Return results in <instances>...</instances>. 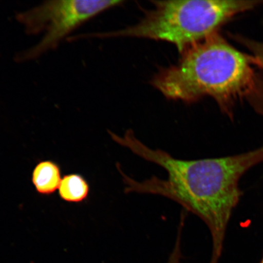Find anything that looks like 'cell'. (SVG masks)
<instances>
[{
  "mask_svg": "<svg viewBox=\"0 0 263 263\" xmlns=\"http://www.w3.org/2000/svg\"><path fill=\"white\" fill-rule=\"evenodd\" d=\"M108 133L115 143L162 167L167 174L165 179L153 176L139 181L128 175L117 163L124 192L166 197L198 216L212 236L211 263H218L230 218L242 195L239 180L252 167L263 162V146L235 156L182 160L147 146L132 129L122 136L111 131Z\"/></svg>",
  "mask_w": 263,
  "mask_h": 263,
  "instance_id": "obj_1",
  "label": "cell"
},
{
  "mask_svg": "<svg viewBox=\"0 0 263 263\" xmlns=\"http://www.w3.org/2000/svg\"><path fill=\"white\" fill-rule=\"evenodd\" d=\"M251 64L216 32L187 49L177 64L161 69L151 84L169 100L190 104L212 97L230 115L235 102L254 88Z\"/></svg>",
  "mask_w": 263,
  "mask_h": 263,
  "instance_id": "obj_2",
  "label": "cell"
},
{
  "mask_svg": "<svg viewBox=\"0 0 263 263\" xmlns=\"http://www.w3.org/2000/svg\"><path fill=\"white\" fill-rule=\"evenodd\" d=\"M137 24L117 31L94 34L98 37H130L171 43L182 54L217 32L233 16L262 3L242 0L152 1Z\"/></svg>",
  "mask_w": 263,
  "mask_h": 263,
  "instance_id": "obj_3",
  "label": "cell"
},
{
  "mask_svg": "<svg viewBox=\"0 0 263 263\" xmlns=\"http://www.w3.org/2000/svg\"><path fill=\"white\" fill-rule=\"evenodd\" d=\"M120 0H67L49 1L20 12L16 18L26 34L44 33L41 40L16 54L15 61L34 60L57 48L71 32L107 9L123 3Z\"/></svg>",
  "mask_w": 263,
  "mask_h": 263,
  "instance_id": "obj_4",
  "label": "cell"
},
{
  "mask_svg": "<svg viewBox=\"0 0 263 263\" xmlns=\"http://www.w3.org/2000/svg\"><path fill=\"white\" fill-rule=\"evenodd\" d=\"M60 167L52 161H42L36 164L32 174V182L37 193L50 195L59 190L62 181Z\"/></svg>",
  "mask_w": 263,
  "mask_h": 263,
  "instance_id": "obj_5",
  "label": "cell"
},
{
  "mask_svg": "<svg viewBox=\"0 0 263 263\" xmlns=\"http://www.w3.org/2000/svg\"><path fill=\"white\" fill-rule=\"evenodd\" d=\"M58 191L59 195L65 201L79 203L87 198L90 188L83 177L72 174L62 178Z\"/></svg>",
  "mask_w": 263,
  "mask_h": 263,
  "instance_id": "obj_6",
  "label": "cell"
},
{
  "mask_svg": "<svg viewBox=\"0 0 263 263\" xmlns=\"http://www.w3.org/2000/svg\"><path fill=\"white\" fill-rule=\"evenodd\" d=\"M237 40L249 49L251 55H249L252 64L258 65L263 69V43L252 41L238 36Z\"/></svg>",
  "mask_w": 263,
  "mask_h": 263,
  "instance_id": "obj_7",
  "label": "cell"
},
{
  "mask_svg": "<svg viewBox=\"0 0 263 263\" xmlns=\"http://www.w3.org/2000/svg\"><path fill=\"white\" fill-rule=\"evenodd\" d=\"M248 98L255 109L263 116V75H256L254 88Z\"/></svg>",
  "mask_w": 263,
  "mask_h": 263,
  "instance_id": "obj_8",
  "label": "cell"
},
{
  "mask_svg": "<svg viewBox=\"0 0 263 263\" xmlns=\"http://www.w3.org/2000/svg\"><path fill=\"white\" fill-rule=\"evenodd\" d=\"M183 226L182 223H180L179 224L175 247H174L172 254L171 255L167 263H180L181 255H182L181 254V236H182Z\"/></svg>",
  "mask_w": 263,
  "mask_h": 263,
  "instance_id": "obj_9",
  "label": "cell"
},
{
  "mask_svg": "<svg viewBox=\"0 0 263 263\" xmlns=\"http://www.w3.org/2000/svg\"><path fill=\"white\" fill-rule=\"evenodd\" d=\"M259 263H263V257H262V259H261V262H259Z\"/></svg>",
  "mask_w": 263,
  "mask_h": 263,
  "instance_id": "obj_10",
  "label": "cell"
}]
</instances>
